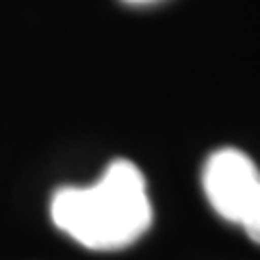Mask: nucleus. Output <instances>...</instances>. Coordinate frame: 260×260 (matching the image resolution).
Masks as SVG:
<instances>
[{"label": "nucleus", "mask_w": 260, "mask_h": 260, "mask_svg": "<svg viewBox=\"0 0 260 260\" xmlns=\"http://www.w3.org/2000/svg\"><path fill=\"white\" fill-rule=\"evenodd\" d=\"M124 3H130V5H143V3H152V0H124Z\"/></svg>", "instance_id": "20e7f679"}, {"label": "nucleus", "mask_w": 260, "mask_h": 260, "mask_svg": "<svg viewBox=\"0 0 260 260\" xmlns=\"http://www.w3.org/2000/svg\"><path fill=\"white\" fill-rule=\"evenodd\" d=\"M202 184L215 213L225 221L239 223L260 193V172L245 152L223 148L206 160Z\"/></svg>", "instance_id": "f03ea898"}, {"label": "nucleus", "mask_w": 260, "mask_h": 260, "mask_svg": "<svg viewBox=\"0 0 260 260\" xmlns=\"http://www.w3.org/2000/svg\"><path fill=\"white\" fill-rule=\"evenodd\" d=\"M239 225L247 232V237L251 241L260 243V193L254 198V202L249 204V208L245 210V215H243Z\"/></svg>", "instance_id": "7ed1b4c3"}, {"label": "nucleus", "mask_w": 260, "mask_h": 260, "mask_svg": "<svg viewBox=\"0 0 260 260\" xmlns=\"http://www.w3.org/2000/svg\"><path fill=\"white\" fill-rule=\"evenodd\" d=\"M54 225L87 249L128 247L152 223V204L141 169L117 158L91 186H63L52 195Z\"/></svg>", "instance_id": "f257e3e1"}]
</instances>
